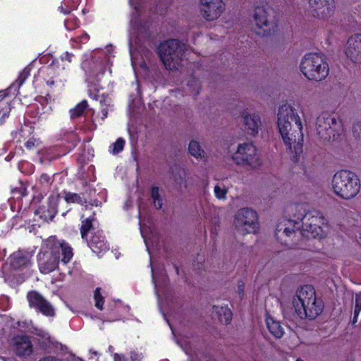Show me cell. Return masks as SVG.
<instances>
[{"label":"cell","instance_id":"cell-1","mask_svg":"<svg viewBox=\"0 0 361 361\" xmlns=\"http://www.w3.org/2000/svg\"><path fill=\"white\" fill-rule=\"evenodd\" d=\"M277 122L288 153L291 160L297 163L302 154L304 144V134L301 118L293 106L284 103L279 108Z\"/></svg>","mask_w":361,"mask_h":361},{"label":"cell","instance_id":"cell-2","mask_svg":"<svg viewBox=\"0 0 361 361\" xmlns=\"http://www.w3.org/2000/svg\"><path fill=\"white\" fill-rule=\"evenodd\" d=\"M317 136L327 142L338 140L343 135V124L339 115L332 111H325L317 117L315 122Z\"/></svg>","mask_w":361,"mask_h":361},{"label":"cell","instance_id":"cell-3","mask_svg":"<svg viewBox=\"0 0 361 361\" xmlns=\"http://www.w3.org/2000/svg\"><path fill=\"white\" fill-rule=\"evenodd\" d=\"M300 70L310 81H324L329 74V66L323 55L317 52L306 54L301 59Z\"/></svg>","mask_w":361,"mask_h":361},{"label":"cell","instance_id":"cell-4","mask_svg":"<svg viewBox=\"0 0 361 361\" xmlns=\"http://www.w3.org/2000/svg\"><path fill=\"white\" fill-rule=\"evenodd\" d=\"M299 225L303 236L308 239H323L329 233V223L317 211L311 210L307 212Z\"/></svg>","mask_w":361,"mask_h":361},{"label":"cell","instance_id":"cell-5","mask_svg":"<svg viewBox=\"0 0 361 361\" xmlns=\"http://www.w3.org/2000/svg\"><path fill=\"white\" fill-rule=\"evenodd\" d=\"M332 184L336 195L343 199H353L360 193V179L350 171L341 170L336 172L333 177Z\"/></svg>","mask_w":361,"mask_h":361},{"label":"cell","instance_id":"cell-6","mask_svg":"<svg viewBox=\"0 0 361 361\" xmlns=\"http://www.w3.org/2000/svg\"><path fill=\"white\" fill-rule=\"evenodd\" d=\"M158 53L167 70L177 71L184 60L185 48L181 41L170 39L160 44Z\"/></svg>","mask_w":361,"mask_h":361},{"label":"cell","instance_id":"cell-7","mask_svg":"<svg viewBox=\"0 0 361 361\" xmlns=\"http://www.w3.org/2000/svg\"><path fill=\"white\" fill-rule=\"evenodd\" d=\"M295 296L297 298L300 304L304 309L306 319L315 320L323 312L324 308L323 301L317 299L316 292L313 286H301L296 291Z\"/></svg>","mask_w":361,"mask_h":361},{"label":"cell","instance_id":"cell-8","mask_svg":"<svg viewBox=\"0 0 361 361\" xmlns=\"http://www.w3.org/2000/svg\"><path fill=\"white\" fill-rule=\"evenodd\" d=\"M233 224L235 230L242 236L257 234L261 228L257 212L249 207H244L236 212Z\"/></svg>","mask_w":361,"mask_h":361},{"label":"cell","instance_id":"cell-9","mask_svg":"<svg viewBox=\"0 0 361 361\" xmlns=\"http://www.w3.org/2000/svg\"><path fill=\"white\" fill-rule=\"evenodd\" d=\"M254 21L258 34L261 36H270L277 29L276 13L269 7H256L254 9Z\"/></svg>","mask_w":361,"mask_h":361},{"label":"cell","instance_id":"cell-10","mask_svg":"<svg viewBox=\"0 0 361 361\" xmlns=\"http://www.w3.org/2000/svg\"><path fill=\"white\" fill-rule=\"evenodd\" d=\"M275 236L281 244L292 246L299 243L303 235L299 223L290 219H282L277 225Z\"/></svg>","mask_w":361,"mask_h":361},{"label":"cell","instance_id":"cell-11","mask_svg":"<svg viewBox=\"0 0 361 361\" xmlns=\"http://www.w3.org/2000/svg\"><path fill=\"white\" fill-rule=\"evenodd\" d=\"M257 148L251 143H244L237 148L233 153V161L238 165H252L258 160Z\"/></svg>","mask_w":361,"mask_h":361},{"label":"cell","instance_id":"cell-12","mask_svg":"<svg viewBox=\"0 0 361 361\" xmlns=\"http://www.w3.org/2000/svg\"><path fill=\"white\" fill-rule=\"evenodd\" d=\"M200 9L204 19L212 22L221 17L226 9V5L220 0H203L200 3Z\"/></svg>","mask_w":361,"mask_h":361},{"label":"cell","instance_id":"cell-13","mask_svg":"<svg viewBox=\"0 0 361 361\" xmlns=\"http://www.w3.org/2000/svg\"><path fill=\"white\" fill-rule=\"evenodd\" d=\"M309 8L312 15L315 18L327 19L330 18L335 11V2L332 0H314L309 2Z\"/></svg>","mask_w":361,"mask_h":361},{"label":"cell","instance_id":"cell-14","mask_svg":"<svg viewBox=\"0 0 361 361\" xmlns=\"http://www.w3.org/2000/svg\"><path fill=\"white\" fill-rule=\"evenodd\" d=\"M345 52L348 58L354 63L360 64V34H354L349 38Z\"/></svg>","mask_w":361,"mask_h":361},{"label":"cell","instance_id":"cell-15","mask_svg":"<svg viewBox=\"0 0 361 361\" xmlns=\"http://www.w3.org/2000/svg\"><path fill=\"white\" fill-rule=\"evenodd\" d=\"M14 350L21 357H28L32 353L33 345L27 336H19L12 341Z\"/></svg>","mask_w":361,"mask_h":361},{"label":"cell","instance_id":"cell-16","mask_svg":"<svg viewBox=\"0 0 361 361\" xmlns=\"http://www.w3.org/2000/svg\"><path fill=\"white\" fill-rule=\"evenodd\" d=\"M243 125L246 131L252 136H256L259 132L261 122L256 114L244 113L243 114Z\"/></svg>","mask_w":361,"mask_h":361},{"label":"cell","instance_id":"cell-17","mask_svg":"<svg viewBox=\"0 0 361 361\" xmlns=\"http://www.w3.org/2000/svg\"><path fill=\"white\" fill-rule=\"evenodd\" d=\"M214 310L221 324L228 325L231 323L233 318V313L229 307L226 305H221V306H214Z\"/></svg>","mask_w":361,"mask_h":361},{"label":"cell","instance_id":"cell-18","mask_svg":"<svg viewBox=\"0 0 361 361\" xmlns=\"http://www.w3.org/2000/svg\"><path fill=\"white\" fill-rule=\"evenodd\" d=\"M31 301L34 303V306L43 313L48 315H52L51 313L53 310L52 309V307H50V304H48L41 296L34 293L31 298Z\"/></svg>","mask_w":361,"mask_h":361},{"label":"cell","instance_id":"cell-19","mask_svg":"<svg viewBox=\"0 0 361 361\" xmlns=\"http://www.w3.org/2000/svg\"><path fill=\"white\" fill-rule=\"evenodd\" d=\"M266 325L268 330L275 337L277 338V339H281V338L283 337L284 334V329L279 322L273 320V319L267 318Z\"/></svg>","mask_w":361,"mask_h":361},{"label":"cell","instance_id":"cell-20","mask_svg":"<svg viewBox=\"0 0 361 361\" xmlns=\"http://www.w3.org/2000/svg\"><path fill=\"white\" fill-rule=\"evenodd\" d=\"M188 151L190 154L193 155L195 158L200 160H205L207 158V154L205 151L201 147L199 143L195 141H191L188 146Z\"/></svg>","mask_w":361,"mask_h":361},{"label":"cell","instance_id":"cell-21","mask_svg":"<svg viewBox=\"0 0 361 361\" xmlns=\"http://www.w3.org/2000/svg\"><path fill=\"white\" fill-rule=\"evenodd\" d=\"M152 197L154 202L155 207L158 210L162 208V199L159 193L158 188L153 187L152 188Z\"/></svg>","mask_w":361,"mask_h":361},{"label":"cell","instance_id":"cell-22","mask_svg":"<svg viewBox=\"0 0 361 361\" xmlns=\"http://www.w3.org/2000/svg\"><path fill=\"white\" fill-rule=\"evenodd\" d=\"M62 248L63 261L65 262V263H68V262L70 261L71 257H72V249H71V248L66 243L62 244Z\"/></svg>","mask_w":361,"mask_h":361},{"label":"cell","instance_id":"cell-23","mask_svg":"<svg viewBox=\"0 0 361 361\" xmlns=\"http://www.w3.org/2000/svg\"><path fill=\"white\" fill-rule=\"evenodd\" d=\"M95 299L96 301V306L100 309H102L103 306L104 299L103 296L100 292V289H97L95 292Z\"/></svg>","mask_w":361,"mask_h":361},{"label":"cell","instance_id":"cell-24","mask_svg":"<svg viewBox=\"0 0 361 361\" xmlns=\"http://www.w3.org/2000/svg\"><path fill=\"white\" fill-rule=\"evenodd\" d=\"M214 193H215L216 197L218 199L222 200L225 199V198H226L227 191L219 187V186H217L214 188Z\"/></svg>","mask_w":361,"mask_h":361},{"label":"cell","instance_id":"cell-25","mask_svg":"<svg viewBox=\"0 0 361 361\" xmlns=\"http://www.w3.org/2000/svg\"><path fill=\"white\" fill-rule=\"evenodd\" d=\"M92 221H90V219H87L86 221H85L84 222H83V226H82L81 228V233L83 238H84L85 235L88 233L90 228H92Z\"/></svg>","mask_w":361,"mask_h":361},{"label":"cell","instance_id":"cell-26","mask_svg":"<svg viewBox=\"0 0 361 361\" xmlns=\"http://www.w3.org/2000/svg\"><path fill=\"white\" fill-rule=\"evenodd\" d=\"M125 142L123 139H120L116 141V144H115L114 148V153L115 154H118L120 152L123 150L124 146H125Z\"/></svg>","mask_w":361,"mask_h":361},{"label":"cell","instance_id":"cell-27","mask_svg":"<svg viewBox=\"0 0 361 361\" xmlns=\"http://www.w3.org/2000/svg\"><path fill=\"white\" fill-rule=\"evenodd\" d=\"M353 132L355 137H356L357 139H360V122H357V123L354 124L353 127Z\"/></svg>","mask_w":361,"mask_h":361},{"label":"cell","instance_id":"cell-28","mask_svg":"<svg viewBox=\"0 0 361 361\" xmlns=\"http://www.w3.org/2000/svg\"><path fill=\"white\" fill-rule=\"evenodd\" d=\"M359 298H357L356 303V308H355V316H354L353 323H356L357 317H358L359 314H360V300Z\"/></svg>","mask_w":361,"mask_h":361},{"label":"cell","instance_id":"cell-29","mask_svg":"<svg viewBox=\"0 0 361 361\" xmlns=\"http://www.w3.org/2000/svg\"><path fill=\"white\" fill-rule=\"evenodd\" d=\"M40 361H60L58 359L55 358V357H44V358L41 359Z\"/></svg>","mask_w":361,"mask_h":361},{"label":"cell","instance_id":"cell-30","mask_svg":"<svg viewBox=\"0 0 361 361\" xmlns=\"http://www.w3.org/2000/svg\"><path fill=\"white\" fill-rule=\"evenodd\" d=\"M242 290L244 291V284H239V286H238V292H239V294L240 296H242V294H243L244 291H242Z\"/></svg>","mask_w":361,"mask_h":361},{"label":"cell","instance_id":"cell-31","mask_svg":"<svg viewBox=\"0 0 361 361\" xmlns=\"http://www.w3.org/2000/svg\"><path fill=\"white\" fill-rule=\"evenodd\" d=\"M296 361H303V360H301V359H297Z\"/></svg>","mask_w":361,"mask_h":361}]
</instances>
